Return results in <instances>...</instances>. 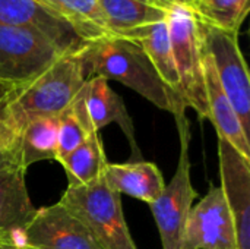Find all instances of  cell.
Returning <instances> with one entry per match:
<instances>
[{
  "label": "cell",
  "mask_w": 250,
  "mask_h": 249,
  "mask_svg": "<svg viewBox=\"0 0 250 249\" xmlns=\"http://www.w3.org/2000/svg\"><path fill=\"white\" fill-rule=\"evenodd\" d=\"M76 56L88 79L100 76L119 81L174 117L186 114L183 98L160 78L138 41L103 38L85 44Z\"/></svg>",
  "instance_id": "1"
},
{
  "label": "cell",
  "mask_w": 250,
  "mask_h": 249,
  "mask_svg": "<svg viewBox=\"0 0 250 249\" xmlns=\"http://www.w3.org/2000/svg\"><path fill=\"white\" fill-rule=\"evenodd\" d=\"M88 81L76 54H64L28 85L16 90L7 107L19 128L35 117L60 116Z\"/></svg>",
  "instance_id": "2"
},
{
  "label": "cell",
  "mask_w": 250,
  "mask_h": 249,
  "mask_svg": "<svg viewBox=\"0 0 250 249\" xmlns=\"http://www.w3.org/2000/svg\"><path fill=\"white\" fill-rule=\"evenodd\" d=\"M79 219L104 249H138L125 220L120 194L104 175L88 185L67 186L59 201Z\"/></svg>",
  "instance_id": "3"
},
{
  "label": "cell",
  "mask_w": 250,
  "mask_h": 249,
  "mask_svg": "<svg viewBox=\"0 0 250 249\" xmlns=\"http://www.w3.org/2000/svg\"><path fill=\"white\" fill-rule=\"evenodd\" d=\"M167 28L183 101L201 119H208L201 23L185 3H171L167 7Z\"/></svg>",
  "instance_id": "4"
},
{
  "label": "cell",
  "mask_w": 250,
  "mask_h": 249,
  "mask_svg": "<svg viewBox=\"0 0 250 249\" xmlns=\"http://www.w3.org/2000/svg\"><path fill=\"white\" fill-rule=\"evenodd\" d=\"M174 119L180 138V156L177 169L170 183L164 186L160 197L152 204H149L160 232L163 249H182L188 219L193 207V201L198 198V192L195 191L190 178L189 122L186 114L177 116Z\"/></svg>",
  "instance_id": "5"
},
{
  "label": "cell",
  "mask_w": 250,
  "mask_h": 249,
  "mask_svg": "<svg viewBox=\"0 0 250 249\" xmlns=\"http://www.w3.org/2000/svg\"><path fill=\"white\" fill-rule=\"evenodd\" d=\"M201 35L204 51L212 59L218 81L249 135L250 78L240 50L239 34L201 23Z\"/></svg>",
  "instance_id": "6"
},
{
  "label": "cell",
  "mask_w": 250,
  "mask_h": 249,
  "mask_svg": "<svg viewBox=\"0 0 250 249\" xmlns=\"http://www.w3.org/2000/svg\"><path fill=\"white\" fill-rule=\"evenodd\" d=\"M62 56L64 53L44 35L0 25V79L22 88Z\"/></svg>",
  "instance_id": "7"
},
{
  "label": "cell",
  "mask_w": 250,
  "mask_h": 249,
  "mask_svg": "<svg viewBox=\"0 0 250 249\" xmlns=\"http://www.w3.org/2000/svg\"><path fill=\"white\" fill-rule=\"evenodd\" d=\"M182 249H237L234 222L220 186L192 207Z\"/></svg>",
  "instance_id": "8"
},
{
  "label": "cell",
  "mask_w": 250,
  "mask_h": 249,
  "mask_svg": "<svg viewBox=\"0 0 250 249\" xmlns=\"http://www.w3.org/2000/svg\"><path fill=\"white\" fill-rule=\"evenodd\" d=\"M22 244L37 249H104L88 227L60 203L37 210L22 230Z\"/></svg>",
  "instance_id": "9"
},
{
  "label": "cell",
  "mask_w": 250,
  "mask_h": 249,
  "mask_svg": "<svg viewBox=\"0 0 250 249\" xmlns=\"http://www.w3.org/2000/svg\"><path fill=\"white\" fill-rule=\"evenodd\" d=\"M221 191L230 208L237 249H250V160L218 138Z\"/></svg>",
  "instance_id": "10"
},
{
  "label": "cell",
  "mask_w": 250,
  "mask_h": 249,
  "mask_svg": "<svg viewBox=\"0 0 250 249\" xmlns=\"http://www.w3.org/2000/svg\"><path fill=\"white\" fill-rule=\"evenodd\" d=\"M0 25L35 31L64 54H76L86 44L37 0H0Z\"/></svg>",
  "instance_id": "11"
},
{
  "label": "cell",
  "mask_w": 250,
  "mask_h": 249,
  "mask_svg": "<svg viewBox=\"0 0 250 249\" xmlns=\"http://www.w3.org/2000/svg\"><path fill=\"white\" fill-rule=\"evenodd\" d=\"M83 104L88 119L95 132H100L110 123H117L132 150L130 161H142L141 150L136 142L133 120L122 100V97L108 85V81L100 76L89 78L82 87Z\"/></svg>",
  "instance_id": "12"
},
{
  "label": "cell",
  "mask_w": 250,
  "mask_h": 249,
  "mask_svg": "<svg viewBox=\"0 0 250 249\" xmlns=\"http://www.w3.org/2000/svg\"><path fill=\"white\" fill-rule=\"evenodd\" d=\"M26 170L19 153L0 166V236L21 235L38 210L28 194Z\"/></svg>",
  "instance_id": "13"
},
{
  "label": "cell",
  "mask_w": 250,
  "mask_h": 249,
  "mask_svg": "<svg viewBox=\"0 0 250 249\" xmlns=\"http://www.w3.org/2000/svg\"><path fill=\"white\" fill-rule=\"evenodd\" d=\"M204 72H205V87H207V101H208V120L212 122L218 138L227 141L234 147L243 157L250 160V141L236 110L233 109L229 97L226 95L212 59L204 51Z\"/></svg>",
  "instance_id": "14"
},
{
  "label": "cell",
  "mask_w": 250,
  "mask_h": 249,
  "mask_svg": "<svg viewBox=\"0 0 250 249\" xmlns=\"http://www.w3.org/2000/svg\"><path fill=\"white\" fill-rule=\"evenodd\" d=\"M116 38L138 41L154 25L167 19V7L148 0H98Z\"/></svg>",
  "instance_id": "15"
},
{
  "label": "cell",
  "mask_w": 250,
  "mask_h": 249,
  "mask_svg": "<svg viewBox=\"0 0 250 249\" xmlns=\"http://www.w3.org/2000/svg\"><path fill=\"white\" fill-rule=\"evenodd\" d=\"M104 179L117 194H125L139 201L152 204L163 192L164 176L151 161L107 163Z\"/></svg>",
  "instance_id": "16"
},
{
  "label": "cell",
  "mask_w": 250,
  "mask_h": 249,
  "mask_svg": "<svg viewBox=\"0 0 250 249\" xmlns=\"http://www.w3.org/2000/svg\"><path fill=\"white\" fill-rule=\"evenodd\" d=\"M48 13L67 25L83 43L116 38L98 0H37Z\"/></svg>",
  "instance_id": "17"
},
{
  "label": "cell",
  "mask_w": 250,
  "mask_h": 249,
  "mask_svg": "<svg viewBox=\"0 0 250 249\" xmlns=\"http://www.w3.org/2000/svg\"><path fill=\"white\" fill-rule=\"evenodd\" d=\"M59 116H41L25 122L19 129L18 150L25 169L42 160L57 157Z\"/></svg>",
  "instance_id": "18"
},
{
  "label": "cell",
  "mask_w": 250,
  "mask_h": 249,
  "mask_svg": "<svg viewBox=\"0 0 250 249\" xmlns=\"http://www.w3.org/2000/svg\"><path fill=\"white\" fill-rule=\"evenodd\" d=\"M63 166L69 185H88L104 175L107 157L100 132H92L76 150L59 160Z\"/></svg>",
  "instance_id": "19"
},
{
  "label": "cell",
  "mask_w": 250,
  "mask_h": 249,
  "mask_svg": "<svg viewBox=\"0 0 250 249\" xmlns=\"http://www.w3.org/2000/svg\"><path fill=\"white\" fill-rule=\"evenodd\" d=\"M250 0H188L185 4L198 21L227 32H240L248 18Z\"/></svg>",
  "instance_id": "20"
},
{
  "label": "cell",
  "mask_w": 250,
  "mask_h": 249,
  "mask_svg": "<svg viewBox=\"0 0 250 249\" xmlns=\"http://www.w3.org/2000/svg\"><path fill=\"white\" fill-rule=\"evenodd\" d=\"M142 45L145 54L148 56L149 62L155 68L160 78L176 92L182 97L180 90V79L177 73V68L173 57L171 43L168 37L167 19L154 25L144 37L138 40ZM183 98V97H182Z\"/></svg>",
  "instance_id": "21"
},
{
  "label": "cell",
  "mask_w": 250,
  "mask_h": 249,
  "mask_svg": "<svg viewBox=\"0 0 250 249\" xmlns=\"http://www.w3.org/2000/svg\"><path fill=\"white\" fill-rule=\"evenodd\" d=\"M92 132L95 131L92 129V125L88 119L83 104V94L81 90L73 103L59 116L56 161L76 150Z\"/></svg>",
  "instance_id": "22"
},
{
  "label": "cell",
  "mask_w": 250,
  "mask_h": 249,
  "mask_svg": "<svg viewBox=\"0 0 250 249\" xmlns=\"http://www.w3.org/2000/svg\"><path fill=\"white\" fill-rule=\"evenodd\" d=\"M19 125L13 119L7 101L0 106V166L15 157L18 151Z\"/></svg>",
  "instance_id": "23"
},
{
  "label": "cell",
  "mask_w": 250,
  "mask_h": 249,
  "mask_svg": "<svg viewBox=\"0 0 250 249\" xmlns=\"http://www.w3.org/2000/svg\"><path fill=\"white\" fill-rule=\"evenodd\" d=\"M16 90H19V87H16V85H13L10 82H6V81L0 79V106L4 104L13 95V92Z\"/></svg>",
  "instance_id": "24"
},
{
  "label": "cell",
  "mask_w": 250,
  "mask_h": 249,
  "mask_svg": "<svg viewBox=\"0 0 250 249\" xmlns=\"http://www.w3.org/2000/svg\"><path fill=\"white\" fill-rule=\"evenodd\" d=\"M21 241H22V235L21 238H18L16 235L0 236V249H19Z\"/></svg>",
  "instance_id": "25"
},
{
  "label": "cell",
  "mask_w": 250,
  "mask_h": 249,
  "mask_svg": "<svg viewBox=\"0 0 250 249\" xmlns=\"http://www.w3.org/2000/svg\"><path fill=\"white\" fill-rule=\"evenodd\" d=\"M148 1H151L157 6H161V7H168L171 4V3H168V0H148Z\"/></svg>",
  "instance_id": "26"
},
{
  "label": "cell",
  "mask_w": 250,
  "mask_h": 249,
  "mask_svg": "<svg viewBox=\"0 0 250 249\" xmlns=\"http://www.w3.org/2000/svg\"><path fill=\"white\" fill-rule=\"evenodd\" d=\"M19 249H37V248H32V247H28V245H25V244H22V241L19 242Z\"/></svg>",
  "instance_id": "27"
},
{
  "label": "cell",
  "mask_w": 250,
  "mask_h": 249,
  "mask_svg": "<svg viewBox=\"0 0 250 249\" xmlns=\"http://www.w3.org/2000/svg\"><path fill=\"white\" fill-rule=\"evenodd\" d=\"M186 1H188V0H185V3H186Z\"/></svg>",
  "instance_id": "28"
}]
</instances>
